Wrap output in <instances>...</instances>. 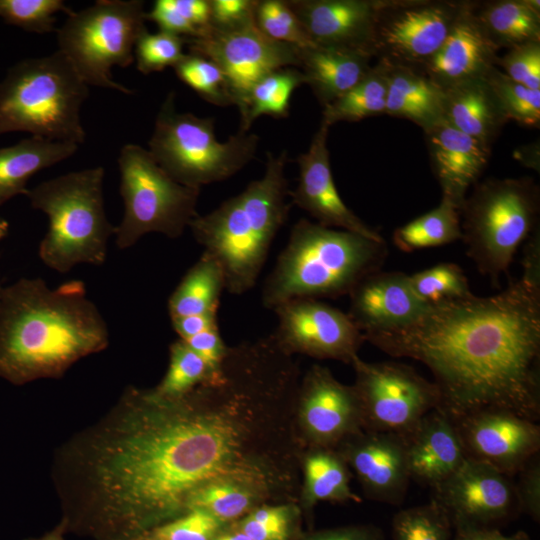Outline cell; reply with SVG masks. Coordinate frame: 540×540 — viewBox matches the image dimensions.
<instances>
[{
  "label": "cell",
  "mask_w": 540,
  "mask_h": 540,
  "mask_svg": "<svg viewBox=\"0 0 540 540\" xmlns=\"http://www.w3.org/2000/svg\"><path fill=\"white\" fill-rule=\"evenodd\" d=\"M364 340L431 371L454 419L481 409L540 418V286L511 280L496 295L430 306L414 322Z\"/></svg>",
  "instance_id": "6da1fadb"
},
{
  "label": "cell",
  "mask_w": 540,
  "mask_h": 540,
  "mask_svg": "<svg viewBox=\"0 0 540 540\" xmlns=\"http://www.w3.org/2000/svg\"><path fill=\"white\" fill-rule=\"evenodd\" d=\"M108 343V325L83 281L51 288L42 278L25 277L3 286L0 377L7 381L20 385L58 377Z\"/></svg>",
  "instance_id": "7a4b0ae2"
},
{
  "label": "cell",
  "mask_w": 540,
  "mask_h": 540,
  "mask_svg": "<svg viewBox=\"0 0 540 540\" xmlns=\"http://www.w3.org/2000/svg\"><path fill=\"white\" fill-rule=\"evenodd\" d=\"M288 154L267 153L264 175L238 195L190 223L194 239L221 267L225 289L234 295L257 282L272 242L287 220L291 202L285 176Z\"/></svg>",
  "instance_id": "3957f363"
},
{
  "label": "cell",
  "mask_w": 540,
  "mask_h": 540,
  "mask_svg": "<svg viewBox=\"0 0 540 540\" xmlns=\"http://www.w3.org/2000/svg\"><path fill=\"white\" fill-rule=\"evenodd\" d=\"M387 254L385 240L300 219L264 282L262 305L274 310L294 299L348 295L382 268Z\"/></svg>",
  "instance_id": "277c9868"
},
{
  "label": "cell",
  "mask_w": 540,
  "mask_h": 540,
  "mask_svg": "<svg viewBox=\"0 0 540 540\" xmlns=\"http://www.w3.org/2000/svg\"><path fill=\"white\" fill-rule=\"evenodd\" d=\"M104 174L102 166L72 171L28 190L31 207L48 218L38 255L51 270L67 273L80 264L105 263L115 226L104 208Z\"/></svg>",
  "instance_id": "5b68a950"
},
{
  "label": "cell",
  "mask_w": 540,
  "mask_h": 540,
  "mask_svg": "<svg viewBox=\"0 0 540 540\" xmlns=\"http://www.w3.org/2000/svg\"><path fill=\"white\" fill-rule=\"evenodd\" d=\"M88 96L89 86L60 51L18 61L0 81V135L27 132L80 145Z\"/></svg>",
  "instance_id": "8992f818"
},
{
  "label": "cell",
  "mask_w": 540,
  "mask_h": 540,
  "mask_svg": "<svg viewBox=\"0 0 540 540\" xmlns=\"http://www.w3.org/2000/svg\"><path fill=\"white\" fill-rule=\"evenodd\" d=\"M539 213V186L527 176L485 179L466 196L460 208L466 253L494 285L538 227Z\"/></svg>",
  "instance_id": "52a82bcc"
},
{
  "label": "cell",
  "mask_w": 540,
  "mask_h": 540,
  "mask_svg": "<svg viewBox=\"0 0 540 540\" xmlns=\"http://www.w3.org/2000/svg\"><path fill=\"white\" fill-rule=\"evenodd\" d=\"M214 123L213 117L177 112L175 93L170 92L157 113L148 151L182 185L201 189L223 181L255 158L259 137L238 130L220 142Z\"/></svg>",
  "instance_id": "ba28073f"
},
{
  "label": "cell",
  "mask_w": 540,
  "mask_h": 540,
  "mask_svg": "<svg viewBox=\"0 0 540 540\" xmlns=\"http://www.w3.org/2000/svg\"><path fill=\"white\" fill-rule=\"evenodd\" d=\"M145 15L141 0H98L73 11L57 28L58 51L88 86L132 94L113 79L111 70L134 62L135 44L147 29Z\"/></svg>",
  "instance_id": "9c48e42d"
},
{
  "label": "cell",
  "mask_w": 540,
  "mask_h": 540,
  "mask_svg": "<svg viewBox=\"0 0 540 540\" xmlns=\"http://www.w3.org/2000/svg\"><path fill=\"white\" fill-rule=\"evenodd\" d=\"M117 162L124 212L115 226L116 246L128 249L148 233L181 237L198 215L200 189L175 181L137 144L124 145Z\"/></svg>",
  "instance_id": "30bf717a"
},
{
  "label": "cell",
  "mask_w": 540,
  "mask_h": 540,
  "mask_svg": "<svg viewBox=\"0 0 540 540\" xmlns=\"http://www.w3.org/2000/svg\"><path fill=\"white\" fill-rule=\"evenodd\" d=\"M353 387L362 412V429L405 437L440 406L434 384L412 367L393 361L370 363L355 357Z\"/></svg>",
  "instance_id": "8fae6325"
},
{
  "label": "cell",
  "mask_w": 540,
  "mask_h": 540,
  "mask_svg": "<svg viewBox=\"0 0 540 540\" xmlns=\"http://www.w3.org/2000/svg\"><path fill=\"white\" fill-rule=\"evenodd\" d=\"M464 1L383 0L368 47L377 61L420 68L449 35Z\"/></svg>",
  "instance_id": "7c38bea8"
},
{
  "label": "cell",
  "mask_w": 540,
  "mask_h": 540,
  "mask_svg": "<svg viewBox=\"0 0 540 540\" xmlns=\"http://www.w3.org/2000/svg\"><path fill=\"white\" fill-rule=\"evenodd\" d=\"M185 42L189 53L212 60L222 70L239 111L261 78L280 68L299 67L300 48L268 38L255 20L225 29L210 26L205 35Z\"/></svg>",
  "instance_id": "4fadbf2b"
},
{
  "label": "cell",
  "mask_w": 540,
  "mask_h": 540,
  "mask_svg": "<svg viewBox=\"0 0 540 540\" xmlns=\"http://www.w3.org/2000/svg\"><path fill=\"white\" fill-rule=\"evenodd\" d=\"M278 319L271 334L287 353L351 364L365 341L347 313L318 299L300 298L273 310Z\"/></svg>",
  "instance_id": "5bb4252c"
},
{
  "label": "cell",
  "mask_w": 540,
  "mask_h": 540,
  "mask_svg": "<svg viewBox=\"0 0 540 540\" xmlns=\"http://www.w3.org/2000/svg\"><path fill=\"white\" fill-rule=\"evenodd\" d=\"M296 425L305 448H336L363 430L353 385L338 381L328 368L313 365L300 380Z\"/></svg>",
  "instance_id": "9a60e30c"
},
{
  "label": "cell",
  "mask_w": 540,
  "mask_h": 540,
  "mask_svg": "<svg viewBox=\"0 0 540 540\" xmlns=\"http://www.w3.org/2000/svg\"><path fill=\"white\" fill-rule=\"evenodd\" d=\"M433 490L456 529L489 527L519 510L511 477L471 458Z\"/></svg>",
  "instance_id": "2e32d148"
},
{
  "label": "cell",
  "mask_w": 540,
  "mask_h": 540,
  "mask_svg": "<svg viewBox=\"0 0 540 540\" xmlns=\"http://www.w3.org/2000/svg\"><path fill=\"white\" fill-rule=\"evenodd\" d=\"M467 458L512 477L540 449L537 422L503 409H481L454 419Z\"/></svg>",
  "instance_id": "e0dca14e"
},
{
  "label": "cell",
  "mask_w": 540,
  "mask_h": 540,
  "mask_svg": "<svg viewBox=\"0 0 540 540\" xmlns=\"http://www.w3.org/2000/svg\"><path fill=\"white\" fill-rule=\"evenodd\" d=\"M327 124L321 121L309 149L297 157L299 178L289 192L291 204L306 211L316 223L384 241L380 233L360 219L342 200L335 185L327 146Z\"/></svg>",
  "instance_id": "ac0fdd59"
},
{
  "label": "cell",
  "mask_w": 540,
  "mask_h": 540,
  "mask_svg": "<svg viewBox=\"0 0 540 540\" xmlns=\"http://www.w3.org/2000/svg\"><path fill=\"white\" fill-rule=\"evenodd\" d=\"M335 449L355 473L368 498L393 505L404 500L411 479L402 436L361 430Z\"/></svg>",
  "instance_id": "d6986e66"
},
{
  "label": "cell",
  "mask_w": 540,
  "mask_h": 540,
  "mask_svg": "<svg viewBox=\"0 0 540 540\" xmlns=\"http://www.w3.org/2000/svg\"><path fill=\"white\" fill-rule=\"evenodd\" d=\"M348 295L347 314L363 336L406 326L430 307L414 292L409 275L399 271L373 272Z\"/></svg>",
  "instance_id": "ffe728a7"
},
{
  "label": "cell",
  "mask_w": 540,
  "mask_h": 540,
  "mask_svg": "<svg viewBox=\"0 0 540 540\" xmlns=\"http://www.w3.org/2000/svg\"><path fill=\"white\" fill-rule=\"evenodd\" d=\"M286 1L314 45L369 55L375 18L383 0Z\"/></svg>",
  "instance_id": "44dd1931"
},
{
  "label": "cell",
  "mask_w": 540,
  "mask_h": 540,
  "mask_svg": "<svg viewBox=\"0 0 540 540\" xmlns=\"http://www.w3.org/2000/svg\"><path fill=\"white\" fill-rule=\"evenodd\" d=\"M431 167L442 190L459 209L467 191L488 166L491 146L453 127L444 118L424 131Z\"/></svg>",
  "instance_id": "7402d4cb"
},
{
  "label": "cell",
  "mask_w": 540,
  "mask_h": 540,
  "mask_svg": "<svg viewBox=\"0 0 540 540\" xmlns=\"http://www.w3.org/2000/svg\"><path fill=\"white\" fill-rule=\"evenodd\" d=\"M473 4L474 1H464L447 38L438 51L420 67L442 88L484 77L496 66L499 49L478 22Z\"/></svg>",
  "instance_id": "603a6c76"
},
{
  "label": "cell",
  "mask_w": 540,
  "mask_h": 540,
  "mask_svg": "<svg viewBox=\"0 0 540 540\" xmlns=\"http://www.w3.org/2000/svg\"><path fill=\"white\" fill-rule=\"evenodd\" d=\"M404 438L410 479L435 489L466 460L458 427L441 408L427 413Z\"/></svg>",
  "instance_id": "cb8c5ba5"
},
{
  "label": "cell",
  "mask_w": 540,
  "mask_h": 540,
  "mask_svg": "<svg viewBox=\"0 0 540 540\" xmlns=\"http://www.w3.org/2000/svg\"><path fill=\"white\" fill-rule=\"evenodd\" d=\"M372 57L355 50L300 48L299 67L319 103L325 107L355 86L371 69Z\"/></svg>",
  "instance_id": "d4e9b609"
},
{
  "label": "cell",
  "mask_w": 540,
  "mask_h": 540,
  "mask_svg": "<svg viewBox=\"0 0 540 540\" xmlns=\"http://www.w3.org/2000/svg\"><path fill=\"white\" fill-rule=\"evenodd\" d=\"M443 91L444 119L491 146L508 119L485 76L450 85Z\"/></svg>",
  "instance_id": "484cf974"
},
{
  "label": "cell",
  "mask_w": 540,
  "mask_h": 540,
  "mask_svg": "<svg viewBox=\"0 0 540 540\" xmlns=\"http://www.w3.org/2000/svg\"><path fill=\"white\" fill-rule=\"evenodd\" d=\"M385 63L388 91L384 114L412 121L423 131L444 118L442 87L418 67Z\"/></svg>",
  "instance_id": "4316f807"
},
{
  "label": "cell",
  "mask_w": 540,
  "mask_h": 540,
  "mask_svg": "<svg viewBox=\"0 0 540 540\" xmlns=\"http://www.w3.org/2000/svg\"><path fill=\"white\" fill-rule=\"evenodd\" d=\"M78 148L75 143L37 136L0 148V207L18 195L26 196L32 176L70 158Z\"/></svg>",
  "instance_id": "83f0119b"
},
{
  "label": "cell",
  "mask_w": 540,
  "mask_h": 540,
  "mask_svg": "<svg viewBox=\"0 0 540 540\" xmlns=\"http://www.w3.org/2000/svg\"><path fill=\"white\" fill-rule=\"evenodd\" d=\"M473 12L499 50L540 41L539 0L474 1Z\"/></svg>",
  "instance_id": "f1b7e54d"
},
{
  "label": "cell",
  "mask_w": 540,
  "mask_h": 540,
  "mask_svg": "<svg viewBox=\"0 0 540 540\" xmlns=\"http://www.w3.org/2000/svg\"><path fill=\"white\" fill-rule=\"evenodd\" d=\"M349 481L350 469L335 448L305 449L299 499L305 508L311 509L319 501H361Z\"/></svg>",
  "instance_id": "f546056e"
},
{
  "label": "cell",
  "mask_w": 540,
  "mask_h": 540,
  "mask_svg": "<svg viewBox=\"0 0 540 540\" xmlns=\"http://www.w3.org/2000/svg\"><path fill=\"white\" fill-rule=\"evenodd\" d=\"M225 286V277L220 265L203 252L168 299L170 319L217 314Z\"/></svg>",
  "instance_id": "4dcf8cb0"
},
{
  "label": "cell",
  "mask_w": 540,
  "mask_h": 540,
  "mask_svg": "<svg viewBox=\"0 0 540 540\" xmlns=\"http://www.w3.org/2000/svg\"><path fill=\"white\" fill-rule=\"evenodd\" d=\"M392 239L399 250L407 253L460 240V209L450 199L442 196L436 208L398 227Z\"/></svg>",
  "instance_id": "1f68e13d"
},
{
  "label": "cell",
  "mask_w": 540,
  "mask_h": 540,
  "mask_svg": "<svg viewBox=\"0 0 540 540\" xmlns=\"http://www.w3.org/2000/svg\"><path fill=\"white\" fill-rule=\"evenodd\" d=\"M387 91V64L377 61L355 86L323 107L322 122L331 126L339 121L356 122L384 114Z\"/></svg>",
  "instance_id": "d6a6232c"
},
{
  "label": "cell",
  "mask_w": 540,
  "mask_h": 540,
  "mask_svg": "<svg viewBox=\"0 0 540 540\" xmlns=\"http://www.w3.org/2000/svg\"><path fill=\"white\" fill-rule=\"evenodd\" d=\"M279 504L267 490L253 484L223 481L197 491L189 501L188 510L201 508L227 524L246 516L265 504Z\"/></svg>",
  "instance_id": "836d02e7"
},
{
  "label": "cell",
  "mask_w": 540,
  "mask_h": 540,
  "mask_svg": "<svg viewBox=\"0 0 540 540\" xmlns=\"http://www.w3.org/2000/svg\"><path fill=\"white\" fill-rule=\"evenodd\" d=\"M305 84L300 69L284 67L261 78L250 90L240 113V131L248 132L260 116L285 118L289 115L291 95Z\"/></svg>",
  "instance_id": "e575fe53"
},
{
  "label": "cell",
  "mask_w": 540,
  "mask_h": 540,
  "mask_svg": "<svg viewBox=\"0 0 540 540\" xmlns=\"http://www.w3.org/2000/svg\"><path fill=\"white\" fill-rule=\"evenodd\" d=\"M145 17L160 31L185 40L199 38L210 29V0H156Z\"/></svg>",
  "instance_id": "d590c367"
},
{
  "label": "cell",
  "mask_w": 540,
  "mask_h": 540,
  "mask_svg": "<svg viewBox=\"0 0 540 540\" xmlns=\"http://www.w3.org/2000/svg\"><path fill=\"white\" fill-rule=\"evenodd\" d=\"M409 281L416 295L429 306L473 295L464 271L455 263H439L409 275Z\"/></svg>",
  "instance_id": "8d00e7d4"
},
{
  "label": "cell",
  "mask_w": 540,
  "mask_h": 540,
  "mask_svg": "<svg viewBox=\"0 0 540 540\" xmlns=\"http://www.w3.org/2000/svg\"><path fill=\"white\" fill-rule=\"evenodd\" d=\"M485 78L508 121L539 128L540 89H531L511 80L497 66L492 67Z\"/></svg>",
  "instance_id": "74e56055"
},
{
  "label": "cell",
  "mask_w": 540,
  "mask_h": 540,
  "mask_svg": "<svg viewBox=\"0 0 540 540\" xmlns=\"http://www.w3.org/2000/svg\"><path fill=\"white\" fill-rule=\"evenodd\" d=\"M173 69L205 101L221 107L235 105L224 73L212 60L188 52Z\"/></svg>",
  "instance_id": "f35d334b"
},
{
  "label": "cell",
  "mask_w": 540,
  "mask_h": 540,
  "mask_svg": "<svg viewBox=\"0 0 540 540\" xmlns=\"http://www.w3.org/2000/svg\"><path fill=\"white\" fill-rule=\"evenodd\" d=\"M214 370L185 341L179 339L170 345L168 370L153 389L163 396H181L205 382Z\"/></svg>",
  "instance_id": "ab89813d"
},
{
  "label": "cell",
  "mask_w": 540,
  "mask_h": 540,
  "mask_svg": "<svg viewBox=\"0 0 540 540\" xmlns=\"http://www.w3.org/2000/svg\"><path fill=\"white\" fill-rule=\"evenodd\" d=\"M451 526L448 515L434 499L401 510L392 523L394 540H449Z\"/></svg>",
  "instance_id": "60d3db41"
},
{
  "label": "cell",
  "mask_w": 540,
  "mask_h": 540,
  "mask_svg": "<svg viewBox=\"0 0 540 540\" xmlns=\"http://www.w3.org/2000/svg\"><path fill=\"white\" fill-rule=\"evenodd\" d=\"M58 12L68 16L73 10L63 0H0V18L31 33L56 32Z\"/></svg>",
  "instance_id": "b9f144b4"
},
{
  "label": "cell",
  "mask_w": 540,
  "mask_h": 540,
  "mask_svg": "<svg viewBox=\"0 0 540 540\" xmlns=\"http://www.w3.org/2000/svg\"><path fill=\"white\" fill-rule=\"evenodd\" d=\"M255 24L272 40L299 48L314 45L286 0H258Z\"/></svg>",
  "instance_id": "7bdbcfd3"
},
{
  "label": "cell",
  "mask_w": 540,
  "mask_h": 540,
  "mask_svg": "<svg viewBox=\"0 0 540 540\" xmlns=\"http://www.w3.org/2000/svg\"><path fill=\"white\" fill-rule=\"evenodd\" d=\"M185 39L160 31L151 33L147 29L138 37L134 49L137 70L148 75L174 67L184 56Z\"/></svg>",
  "instance_id": "ee69618b"
},
{
  "label": "cell",
  "mask_w": 540,
  "mask_h": 540,
  "mask_svg": "<svg viewBox=\"0 0 540 540\" xmlns=\"http://www.w3.org/2000/svg\"><path fill=\"white\" fill-rule=\"evenodd\" d=\"M295 504H265L235 524L252 540H288Z\"/></svg>",
  "instance_id": "f6af8a7d"
},
{
  "label": "cell",
  "mask_w": 540,
  "mask_h": 540,
  "mask_svg": "<svg viewBox=\"0 0 540 540\" xmlns=\"http://www.w3.org/2000/svg\"><path fill=\"white\" fill-rule=\"evenodd\" d=\"M226 524L201 508H192L153 531L158 540H213Z\"/></svg>",
  "instance_id": "bcb514c9"
},
{
  "label": "cell",
  "mask_w": 540,
  "mask_h": 540,
  "mask_svg": "<svg viewBox=\"0 0 540 540\" xmlns=\"http://www.w3.org/2000/svg\"><path fill=\"white\" fill-rule=\"evenodd\" d=\"M496 66L511 80L531 89H540V41L528 42L499 56Z\"/></svg>",
  "instance_id": "7dc6e473"
},
{
  "label": "cell",
  "mask_w": 540,
  "mask_h": 540,
  "mask_svg": "<svg viewBox=\"0 0 540 540\" xmlns=\"http://www.w3.org/2000/svg\"><path fill=\"white\" fill-rule=\"evenodd\" d=\"M517 474H519V481L515 483V490L519 510L525 511L538 521L540 518L539 454L533 456Z\"/></svg>",
  "instance_id": "c3c4849f"
},
{
  "label": "cell",
  "mask_w": 540,
  "mask_h": 540,
  "mask_svg": "<svg viewBox=\"0 0 540 540\" xmlns=\"http://www.w3.org/2000/svg\"><path fill=\"white\" fill-rule=\"evenodd\" d=\"M258 0H210V26L232 28L255 20Z\"/></svg>",
  "instance_id": "681fc988"
},
{
  "label": "cell",
  "mask_w": 540,
  "mask_h": 540,
  "mask_svg": "<svg viewBox=\"0 0 540 540\" xmlns=\"http://www.w3.org/2000/svg\"><path fill=\"white\" fill-rule=\"evenodd\" d=\"M183 341L202 357L212 369H216L220 365L228 349L220 335L218 326Z\"/></svg>",
  "instance_id": "f907efd6"
},
{
  "label": "cell",
  "mask_w": 540,
  "mask_h": 540,
  "mask_svg": "<svg viewBox=\"0 0 540 540\" xmlns=\"http://www.w3.org/2000/svg\"><path fill=\"white\" fill-rule=\"evenodd\" d=\"M522 279L526 282L540 286V232L539 226L525 241L523 253Z\"/></svg>",
  "instance_id": "816d5d0a"
},
{
  "label": "cell",
  "mask_w": 540,
  "mask_h": 540,
  "mask_svg": "<svg viewBox=\"0 0 540 540\" xmlns=\"http://www.w3.org/2000/svg\"><path fill=\"white\" fill-rule=\"evenodd\" d=\"M299 540H381V534L378 529L373 527H347L319 531Z\"/></svg>",
  "instance_id": "f5cc1de1"
},
{
  "label": "cell",
  "mask_w": 540,
  "mask_h": 540,
  "mask_svg": "<svg viewBox=\"0 0 540 540\" xmlns=\"http://www.w3.org/2000/svg\"><path fill=\"white\" fill-rule=\"evenodd\" d=\"M171 323L182 340L189 339L198 333L218 326L217 314L178 317L171 319Z\"/></svg>",
  "instance_id": "db71d44e"
},
{
  "label": "cell",
  "mask_w": 540,
  "mask_h": 540,
  "mask_svg": "<svg viewBox=\"0 0 540 540\" xmlns=\"http://www.w3.org/2000/svg\"><path fill=\"white\" fill-rule=\"evenodd\" d=\"M456 530L457 534L454 540H530L529 536L523 531H518L507 536L489 527L461 528Z\"/></svg>",
  "instance_id": "11a10c76"
},
{
  "label": "cell",
  "mask_w": 540,
  "mask_h": 540,
  "mask_svg": "<svg viewBox=\"0 0 540 540\" xmlns=\"http://www.w3.org/2000/svg\"><path fill=\"white\" fill-rule=\"evenodd\" d=\"M213 540H252L235 525L231 530L220 531Z\"/></svg>",
  "instance_id": "9f6ffc18"
},
{
  "label": "cell",
  "mask_w": 540,
  "mask_h": 540,
  "mask_svg": "<svg viewBox=\"0 0 540 540\" xmlns=\"http://www.w3.org/2000/svg\"><path fill=\"white\" fill-rule=\"evenodd\" d=\"M9 232V223L8 221L0 215V241H2Z\"/></svg>",
  "instance_id": "6f0895ef"
},
{
  "label": "cell",
  "mask_w": 540,
  "mask_h": 540,
  "mask_svg": "<svg viewBox=\"0 0 540 540\" xmlns=\"http://www.w3.org/2000/svg\"><path fill=\"white\" fill-rule=\"evenodd\" d=\"M37 540H64V539L62 537L60 529H57L56 531L51 532L50 534L42 537L41 539H37Z\"/></svg>",
  "instance_id": "680465c9"
},
{
  "label": "cell",
  "mask_w": 540,
  "mask_h": 540,
  "mask_svg": "<svg viewBox=\"0 0 540 540\" xmlns=\"http://www.w3.org/2000/svg\"><path fill=\"white\" fill-rule=\"evenodd\" d=\"M143 540H158L157 538H155L154 536H152L151 538L149 539H143Z\"/></svg>",
  "instance_id": "91938a15"
},
{
  "label": "cell",
  "mask_w": 540,
  "mask_h": 540,
  "mask_svg": "<svg viewBox=\"0 0 540 540\" xmlns=\"http://www.w3.org/2000/svg\"><path fill=\"white\" fill-rule=\"evenodd\" d=\"M2 288H3V285L1 283V276H0V294H1Z\"/></svg>",
  "instance_id": "94428289"
}]
</instances>
